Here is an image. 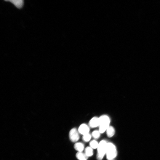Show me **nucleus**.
Listing matches in <instances>:
<instances>
[{
    "instance_id": "1",
    "label": "nucleus",
    "mask_w": 160,
    "mask_h": 160,
    "mask_svg": "<svg viewBox=\"0 0 160 160\" xmlns=\"http://www.w3.org/2000/svg\"><path fill=\"white\" fill-rule=\"evenodd\" d=\"M100 124L99 131L100 133L106 131L109 126L110 120L109 117L106 115H103L99 117Z\"/></svg>"
},
{
    "instance_id": "2",
    "label": "nucleus",
    "mask_w": 160,
    "mask_h": 160,
    "mask_svg": "<svg viewBox=\"0 0 160 160\" xmlns=\"http://www.w3.org/2000/svg\"><path fill=\"white\" fill-rule=\"evenodd\" d=\"M106 156L108 160H113L116 156L117 152L115 145L111 143H108L107 146Z\"/></svg>"
},
{
    "instance_id": "3",
    "label": "nucleus",
    "mask_w": 160,
    "mask_h": 160,
    "mask_svg": "<svg viewBox=\"0 0 160 160\" xmlns=\"http://www.w3.org/2000/svg\"><path fill=\"white\" fill-rule=\"evenodd\" d=\"M107 143L104 140H101L99 143L96 156L97 160H102L104 155L106 154Z\"/></svg>"
},
{
    "instance_id": "4",
    "label": "nucleus",
    "mask_w": 160,
    "mask_h": 160,
    "mask_svg": "<svg viewBox=\"0 0 160 160\" xmlns=\"http://www.w3.org/2000/svg\"><path fill=\"white\" fill-rule=\"evenodd\" d=\"M69 137L70 140L73 142H76L79 139V135L76 129L73 128L70 130Z\"/></svg>"
},
{
    "instance_id": "5",
    "label": "nucleus",
    "mask_w": 160,
    "mask_h": 160,
    "mask_svg": "<svg viewBox=\"0 0 160 160\" xmlns=\"http://www.w3.org/2000/svg\"><path fill=\"white\" fill-rule=\"evenodd\" d=\"M89 127L84 124H81L78 129L79 132L83 135L89 133Z\"/></svg>"
},
{
    "instance_id": "6",
    "label": "nucleus",
    "mask_w": 160,
    "mask_h": 160,
    "mask_svg": "<svg viewBox=\"0 0 160 160\" xmlns=\"http://www.w3.org/2000/svg\"><path fill=\"white\" fill-rule=\"evenodd\" d=\"M100 121L99 117H94L89 121V126L91 128H95L99 126Z\"/></svg>"
},
{
    "instance_id": "7",
    "label": "nucleus",
    "mask_w": 160,
    "mask_h": 160,
    "mask_svg": "<svg viewBox=\"0 0 160 160\" xmlns=\"http://www.w3.org/2000/svg\"><path fill=\"white\" fill-rule=\"evenodd\" d=\"M6 1H9L13 4L18 9H20L22 8L24 5V1L23 0H9Z\"/></svg>"
},
{
    "instance_id": "8",
    "label": "nucleus",
    "mask_w": 160,
    "mask_h": 160,
    "mask_svg": "<svg viewBox=\"0 0 160 160\" xmlns=\"http://www.w3.org/2000/svg\"><path fill=\"white\" fill-rule=\"evenodd\" d=\"M106 131L107 135L109 137H111L113 136L115 133L114 128L111 126H109Z\"/></svg>"
},
{
    "instance_id": "9",
    "label": "nucleus",
    "mask_w": 160,
    "mask_h": 160,
    "mask_svg": "<svg viewBox=\"0 0 160 160\" xmlns=\"http://www.w3.org/2000/svg\"><path fill=\"white\" fill-rule=\"evenodd\" d=\"M76 156L79 160H87L88 158L85 153L82 152H78L76 154Z\"/></svg>"
},
{
    "instance_id": "10",
    "label": "nucleus",
    "mask_w": 160,
    "mask_h": 160,
    "mask_svg": "<svg viewBox=\"0 0 160 160\" xmlns=\"http://www.w3.org/2000/svg\"><path fill=\"white\" fill-rule=\"evenodd\" d=\"M75 149L78 152H82L84 148V145L83 143L78 142L76 143L74 146Z\"/></svg>"
},
{
    "instance_id": "11",
    "label": "nucleus",
    "mask_w": 160,
    "mask_h": 160,
    "mask_svg": "<svg viewBox=\"0 0 160 160\" xmlns=\"http://www.w3.org/2000/svg\"><path fill=\"white\" fill-rule=\"evenodd\" d=\"M84 153L88 156H91L93 155L92 148L90 147H87L84 151Z\"/></svg>"
},
{
    "instance_id": "12",
    "label": "nucleus",
    "mask_w": 160,
    "mask_h": 160,
    "mask_svg": "<svg viewBox=\"0 0 160 160\" xmlns=\"http://www.w3.org/2000/svg\"><path fill=\"white\" fill-rule=\"evenodd\" d=\"M98 144L97 142L95 140L91 141L89 143L90 147L93 149L97 148Z\"/></svg>"
},
{
    "instance_id": "13",
    "label": "nucleus",
    "mask_w": 160,
    "mask_h": 160,
    "mask_svg": "<svg viewBox=\"0 0 160 160\" xmlns=\"http://www.w3.org/2000/svg\"><path fill=\"white\" fill-rule=\"evenodd\" d=\"M91 138V135L89 133L83 135L82 139L84 141L87 142L90 140Z\"/></svg>"
},
{
    "instance_id": "14",
    "label": "nucleus",
    "mask_w": 160,
    "mask_h": 160,
    "mask_svg": "<svg viewBox=\"0 0 160 160\" xmlns=\"http://www.w3.org/2000/svg\"><path fill=\"white\" fill-rule=\"evenodd\" d=\"M100 133L99 131L94 130L92 133V136L94 138L97 139L100 137Z\"/></svg>"
},
{
    "instance_id": "15",
    "label": "nucleus",
    "mask_w": 160,
    "mask_h": 160,
    "mask_svg": "<svg viewBox=\"0 0 160 160\" xmlns=\"http://www.w3.org/2000/svg\"></svg>"
}]
</instances>
